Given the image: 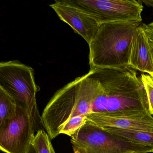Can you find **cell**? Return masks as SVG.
I'll return each instance as SVG.
<instances>
[{
    "mask_svg": "<svg viewBox=\"0 0 153 153\" xmlns=\"http://www.w3.org/2000/svg\"><path fill=\"white\" fill-rule=\"evenodd\" d=\"M111 134L129 143L137 144L153 150V129L142 130L102 128Z\"/></svg>",
    "mask_w": 153,
    "mask_h": 153,
    "instance_id": "cell-11",
    "label": "cell"
},
{
    "mask_svg": "<svg viewBox=\"0 0 153 153\" xmlns=\"http://www.w3.org/2000/svg\"><path fill=\"white\" fill-rule=\"evenodd\" d=\"M148 26L149 27H151V28H153V22H151L150 24H148Z\"/></svg>",
    "mask_w": 153,
    "mask_h": 153,
    "instance_id": "cell-21",
    "label": "cell"
},
{
    "mask_svg": "<svg viewBox=\"0 0 153 153\" xmlns=\"http://www.w3.org/2000/svg\"><path fill=\"white\" fill-rule=\"evenodd\" d=\"M99 24L115 22H142L143 5L136 0H65Z\"/></svg>",
    "mask_w": 153,
    "mask_h": 153,
    "instance_id": "cell-5",
    "label": "cell"
},
{
    "mask_svg": "<svg viewBox=\"0 0 153 153\" xmlns=\"http://www.w3.org/2000/svg\"><path fill=\"white\" fill-rule=\"evenodd\" d=\"M142 3H144L145 4L150 7H152L153 8V1H141Z\"/></svg>",
    "mask_w": 153,
    "mask_h": 153,
    "instance_id": "cell-18",
    "label": "cell"
},
{
    "mask_svg": "<svg viewBox=\"0 0 153 153\" xmlns=\"http://www.w3.org/2000/svg\"><path fill=\"white\" fill-rule=\"evenodd\" d=\"M86 121V116L85 115H80L71 118L61 127L60 134L67 135L72 137Z\"/></svg>",
    "mask_w": 153,
    "mask_h": 153,
    "instance_id": "cell-14",
    "label": "cell"
},
{
    "mask_svg": "<svg viewBox=\"0 0 153 153\" xmlns=\"http://www.w3.org/2000/svg\"><path fill=\"white\" fill-rule=\"evenodd\" d=\"M143 30L147 38L150 54L153 65V28L149 27L145 23H142Z\"/></svg>",
    "mask_w": 153,
    "mask_h": 153,
    "instance_id": "cell-16",
    "label": "cell"
},
{
    "mask_svg": "<svg viewBox=\"0 0 153 153\" xmlns=\"http://www.w3.org/2000/svg\"><path fill=\"white\" fill-rule=\"evenodd\" d=\"M17 108L14 100L0 89V127L4 122L15 116Z\"/></svg>",
    "mask_w": 153,
    "mask_h": 153,
    "instance_id": "cell-12",
    "label": "cell"
},
{
    "mask_svg": "<svg viewBox=\"0 0 153 153\" xmlns=\"http://www.w3.org/2000/svg\"><path fill=\"white\" fill-rule=\"evenodd\" d=\"M141 23L115 22L100 24L89 45L90 71L128 66L132 39Z\"/></svg>",
    "mask_w": 153,
    "mask_h": 153,
    "instance_id": "cell-3",
    "label": "cell"
},
{
    "mask_svg": "<svg viewBox=\"0 0 153 153\" xmlns=\"http://www.w3.org/2000/svg\"><path fill=\"white\" fill-rule=\"evenodd\" d=\"M140 76L146 93L149 112L153 116V77L145 73L141 74Z\"/></svg>",
    "mask_w": 153,
    "mask_h": 153,
    "instance_id": "cell-15",
    "label": "cell"
},
{
    "mask_svg": "<svg viewBox=\"0 0 153 153\" xmlns=\"http://www.w3.org/2000/svg\"><path fill=\"white\" fill-rule=\"evenodd\" d=\"M74 153H87L85 149L73 146Z\"/></svg>",
    "mask_w": 153,
    "mask_h": 153,
    "instance_id": "cell-17",
    "label": "cell"
},
{
    "mask_svg": "<svg viewBox=\"0 0 153 153\" xmlns=\"http://www.w3.org/2000/svg\"><path fill=\"white\" fill-rule=\"evenodd\" d=\"M0 89L26 110L33 119L35 130H45L36 102L40 90L35 81L32 67L18 61L0 63Z\"/></svg>",
    "mask_w": 153,
    "mask_h": 153,
    "instance_id": "cell-4",
    "label": "cell"
},
{
    "mask_svg": "<svg viewBox=\"0 0 153 153\" xmlns=\"http://www.w3.org/2000/svg\"><path fill=\"white\" fill-rule=\"evenodd\" d=\"M49 6L62 21L69 24L88 45L91 43L100 26L97 22L85 13L66 2L65 0L56 1Z\"/></svg>",
    "mask_w": 153,
    "mask_h": 153,
    "instance_id": "cell-8",
    "label": "cell"
},
{
    "mask_svg": "<svg viewBox=\"0 0 153 153\" xmlns=\"http://www.w3.org/2000/svg\"><path fill=\"white\" fill-rule=\"evenodd\" d=\"M71 143L87 153H122L130 150L153 153L151 148L122 140L87 120L72 137Z\"/></svg>",
    "mask_w": 153,
    "mask_h": 153,
    "instance_id": "cell-6",
    "label": "cell"
},
{
    "mask_svg": "<svg viewBox=\"0 0 153 153\" xmlns=\"http://www.w3.org/2000/svg\"><path fill=\"white\" fill-rule=\"evenodd\" d=\"M31 145L38 153H56L51 139L45 130H39L36 133Z\"/></svg>",
    "mask_w": 153,
    "mask_h": 153,
    "instance_id": "cell-13",
    "label": "cell"
},
{
    "mask_svg": "<svg viewBox=\"0 0 153 153\" xmlns=\"http://www.w3.org/2000/svg\"><path fill=\"white\" fill-rule=\"evenodd\" d=\"M36 133L28 112L17 107L15 116L0 127V151L6 153H27Z\"/></svg>",
    "mask_w": 153,
    "mask_h": 153,
    "instance_id": "cell-7",
    "label": "cell"
},
{
    "mask_svg": "<svg viewBox=\"0 0 153 153\" xmlns=\"http://www.w3.org/2000/svg\"><path fill=\"white\" fill-rule=\"evenodd\" d=\"M86 120L102 128L148 130L153 129V116L148 111L138 110L118 116H108L98 113H90Z\"/></svg>",
    "mask_w": 153,
    "mask_h": 153,
    "instance_id": "cell-9",
    "label": "cell"
},
{
    "mask_svg": "<svg viewBox=\"0 0 153 153\" xmlns=\"http://www.w3.org/2000/svg\"><path fill=\"white\" fill-rule=\"evenodd\" d=\"M89 72L100 84L91 113L118 116L138 110L149 111L146 93L137 70L123 66Z\"/></svg>",
    "mask_w": 153,
    "mask_h": 153,
    "instance_id": "cell-1",
    "label": "cell"
},
{
    "mask_svg": "<svg viewBox=\"0 0 153 153\" xmlns=\"http://www.w3.org/2000/svg\"><path fill=\"white\" fill-rule=\"evenodd\" d=\"M27 153H38L34 147L30 145Z\"/></svg>",
    "mask_w": 153,
    "mask_h": 153,
    "instance_id": "cell-19",
    "label": "cell"
},
{
    "mask_svg": "<svg viewBox=\"0 0 153 153\" xmlns=\"http://www.w3.org/2000/svg\"><path fill=\"white\" fill-rule=\"evenodd\" d=\"M122 153H145L143 152H140V151H135V150H130Z\"/></svg>",
    "mask_w": 153,
    "mask_h": 153,
    "instance_id": "cell-20",
    "label": "cell"
},
{
    "mask_svg": "<svg viewBox=\"0 0 153 153\" xmlns=\"http://www.w3.org/2000/svg\"><path fill=\"white\" fill-rule=\"evenodd\" d=\"M128 66L153 77L152 62L142 22L136 29L133 36L130 46Z\"/></svg>",
    "mask_w": 153,
    "mask_h": 153,
    "instance_id": "cell-10",
    "label": "cell"
},
{
    "mask_svg": "<svg viewBox=\"0 0 153 153\" xmlns=\"http://www.w3.org/2000/svg\"><path fill=\"white\" fill-rule=\"evenodd\" d=\"M99 88L97 80L88 73L55 93L41 116L43 126L51 140L60 134V128L68 119L91 113Z\"/></svg>",
    "mask_w": 153,
    "mask_h": 153,
    "instance_id": "cell-2",
    "label": "cell"
}]
</instances>
